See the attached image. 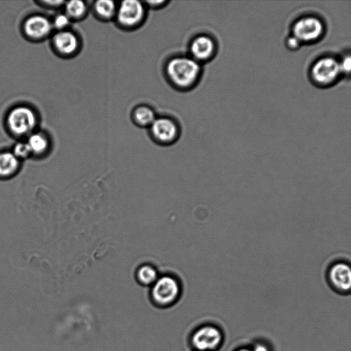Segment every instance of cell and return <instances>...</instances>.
<instances>
[{"label": "cell", "instance_id": "1", "mask_svg": "<svg viewBox=\"0 0 351 351\" xmlns=\"http://www.w3.org/2000/svg\"><path fill=\"white\" fill-rule=\"evenodd\" d=\"M164 75L171 87L179 91H189L201 80L202 64L189 55H177L169 58L164 66Z\"/></svg>", "mask_w": 351, "mask_h": 351}, {"label": "cell", "instance_id": "2", "mask_svg": "<svg viewBox=\"0 0 351 351\" xmlns=\"http://www.w3.org/2000/svg\"><path fill=\"white\" fill-rule=\"evenodd\" d=\"M181 293L178 278L171 274H160L151 286L152 300L160 305H169L176 302Z\"/></svg>", "mask_w": 351, "mask_h": 351}, {"label": "cell", "instance_id": "3", "mask_svg": "<svg viewBox=\"0 0 351 351\" xmlns=\"http://www.w3.org/2000/svg\"><path fill=\"white\" fill-rule=\"evenodd\" d=\"M148 128L151 138L159 145H171L175 143L180 136L179 123L170 117H157Z\"/></svg>", "mask_w": 351, "mask_h": 351}, {"label": "cell", "instance_id": "4", "mask_svg": "<svg viewBox=\"0 0 351 351\" xmlns=\"http://www.w3.org/2000/svg\"><path fill=\"white\" fill-rule=\"evenodd\" d=\"M146 5L136 0L121 1L117 8L119 25L125 29H135L141 25L146 17Z\"/></svg>", "mask_w": 351, "mask_h": 351}, {"label": "cell", "instance_id": "5", "mask_svg": "<svg viewBox=\"0 0 351 351\" xmlns=\"http://www.w3.org/2000/svg\"><path fill=\"white\" fill-rule=\"evenodd\" d=\"M37 121V116L32 108L20 106L9 112L7 124L12 134L22 136L30 134L34 130Z\"/></svg>", "mask_w": 351, "mask_h": 351}, {"label": "cell", "instance_id": "6", "mask_svg": "<svg viewBox=\"0 0 351 351\" xmlns=\"http://www.w3.org/2000/svg\"><path fill=\"white\" fill-rule=\"evenodd\" d=\"M189 56L203 64L212 60L217 55V42L208 34H197L189 42Z\"/></svg>", "mask_w": 351, "mask_h": 351}, {"label": "cell", "instance_id": "7", "mask_svg": "<svg viewBox=\"0 0 351 351\" xmlns=\"http://www.w3.org/2000/svg\"><path fill=\"white\" fill-rule=\"evenodd\" d=\"M327 280L330 286L341 294L351 293V264L344 261L332 263L327 269Z\"/></svg>", "mask_w": 351, "mask_h": 351}, {"label": "cell", "instance_id": "8", "mask_svg": "<svg viewBox=\"0 0 351 351\" xmlns=\"http://www.w3.org/2000/svg\"><path fill=\"white\" fill-rule=\"evenodd\" d=\"M221 331L213 326H204L198 328L192 336V343L199 351H211L221 343Z\"/></svg>", "mask_w": 351, "mask_h": 351}, {"label": "cell", "instance_id": "9", "mask_svg": "<svg viewBox=\"0 0 351 351\" xmlns=\"http://www.w3.org/2000/svg\"><path fill=\"white\" fill-rule=\"evenodd\" d=\"M340 73L339 62L330 57L319 60L315 63L311 71L313 80L322 84L334 82Z\"/></svg>", "mask_w": 351, "mask_h": 351}, {"label": "cell", "instance_id": "10", "mask_svg": "<svg viewBox=\"0 0 351 351\" xmlns=\"http://www.w3.org/2000/svg\"><path fill=\"white\" fill-rule=\"evenodd\" d=\"M324 30L323 24L315 17H305L298 21L293 26V36L301 42L318 39Z\"/></svg>", "mask_w": 351, "mask_h": 351}, {"label": "cell", "instance_id": "11", "mask_svg": "<svg viewBox=\"0 0 351 351\" xmlns=\"http://www.w3.org/2000/svg\"><path fill=\"white\" fill-rule=\"evenodd\" d=\"M53 29L51 22L42 15H33L27 18L23 25L25 36L34 40L44 39Z\"/></svg>", "mask_w": 351, "mask_h": 351}, {"label": "cell", "instance_id": "12", "mask_svg": "<svg viewBox=\"0 0 351 351\" xmlns=\"http://www.w3.org/2000/svg\"><path fill=\"white\" fill-rule=\"evenodd\" d=\"M52 45L60 55L70 56L77 51L80 42L74 33L65 29L58 31L53 35Z\"/></svg>", "mask_w": 351, "mask_h": 351}, {"label": "cell", "instance_id": "13", "mask_svg": "<svg viewBox=\"0 0 351 351\" xmlns=\"http://www.w3.org/2000/svg\"><path fill=\"white\" fill-rule=\"evenodd\" d=\"M19 159L10 152L0 153V178H8L14 176L19 168Z\"/></svg>", "mask_w": 351, "mask_h": 351}, {"label": "cell", "instance_id": "14", "mask_svg": "<svg viewBox=\"0 0 351 351\" xmlns=\"http://www.w3.org/2000/svg\"><path fill=\"white\" fill-rule=\"evenodd\" d=\"M157 116L154 110L147 105H140L132 112V119L138 126L149 128Z\"/></svg>", "mask_w": 351, "mask_h": 351}, {"label": "cell", "instance_id": "15", "mask_svg": "<svg viewBox=\"0 0 351 351\" xmlns=\"http://www.w3.org/2000/svg\"><path fill=\"white\" fill-rule=\"evenodd\" d=\"M158 269L152 264L145 263L140 265L136 271L138 282L144 286H152L158 278Z\"/></svg>", "mask_w": 351, "mask_h": 351}, {"label": "cell", "instance_id": "16", "mask_svg": "<svg viewBox=\"0 0 351 351\" xmlns=\"http://www.w3.org/2000/svg\"><path fill=\"white\" fill-rule=\"evenodd\" d=\"M32 154L40 156L45 154L49 147L47 136L40 132L32 133L27 141Z\"/></svg>", "mask_w": 351, "mask_h": 351}, {"label": "cell", "instance_id": "17", "mask_svg": "<svg viewBox=\"0 0 351 351\" xmlns=\"http://www.w3.org/2000/svg\"><path fill=\"white\" fill-rule=\"evenodd\" d=\"M93 8L96 15L103 20H110L116 15L117 7L112 1H97Z\"/></svg>", "mask_w": 351, "mask_h": 351}, {"label": "cell", "instance_id": "18", "mask_svg": "<svg viewBox=\"0 0 351 351\" xmlns=\"http://www.w3.org/2000/svg\"><path fill=\"white\" fill-rule=\"evenodd\" d=\"M65 14L70 19L78 20L82 18L86 11L87 6L84 1L80 0H72L65 3Z\"/></svg>", "mask_w": 351, "mask_h": 351}, {"label": "cell", "instance_id": "19", "mask_svg": "<svg viewBox=\"0 0 351 351\" xmlns=\"http://www.w3.org/2000/svg\"><path fill=\"white\" fill-rule=\"evenodd\" d=\"M12 153L18 159H23L32 155L31 150L27 142L17 143L13 149Z\"/></svg>", "mask_w": 351, "mask_h": 351}, {"label": "cell", "instance_id": "20", "mask_svg": "<svg viewBox=\"0 0 351 351\" xmlns=\"http://www.w3.org/2000/svg\"><path fill=\"white\" fill-rule=\"evenodd\" d=\"M71 23L70 18L64 14H59L55 16L53 20L52 26L53 28L58 29V31L65 30Z\"/></svg>", "mask_w": 351, "mask_h": 351}, {"label": "cell", "instance_id": "21", "mask_svg": "<svg viewBox=\"0 0 351 351\" xmlns=\"http://www.w3.org/2000/svg\"><path fill=\"white\" fill-rule=\"evenodd\" d=\"M339 64L341 73L347 75L351 74V55L345 56Z\"/></svg>", "mask_w": 351, "mask_h": 351}, {"label": "cell", "instance_id": "22", "mask_svg": "<svg viewBox=\"0 0 351 351\" xmlns=\"http://www.w3.org/2000/svg\"><path fill=\"white\" fill-rule=\"evenodd\" d=\"M300 41L294 36H290L287 40V45L291 49H296L300 46Z\"/></svg>", "mask_w": 351, "mask_h": 351}, {"label": "cell", "instance_id": "23", "mask_svg": "<svg viewBox=\"0 0 351 351\" xmlns=\"http://www.w3.org/2000/svg\"><path fill=\"white\" fill-rule=\"evenodd\" d=\"M169 2L167 1H147L145 4L147 6L151 7L152 8L158 9L162 8L164 5L167 4Z\"/></svg>", "mask_w": 351, "mask_h": 351}, {"label": "cell", "instance_id": "24", "mask_svg": "<svg viewBox=\"0 0 351 351\" xmlns=\"http://www.w3.org/2000/svg\"><path fill=\"white\" fill-rule=\"evenodd\" d=\"M40 3H42L44 5H46L47 7L55 8V7L60 6L64 2L62 1H55V0H53V1H42Z\"/></svg>", "mask_w": 351, "mask_h": 351}, {"label": "cell", "instance_id": "25", "mask_svg": "<svg viewBox=\"0 0 351 351\" xmlns=\"http://www.w3.org/2000/svg\"><path fill=\"white\" fill-rule=\"evenodd\" d=\"M253 351H269L268 347L263 343L256 344L253 348Z\"/></svg>", "mask_w": 351, "mask_h": 351}, {"label": "cell", "instance_id": "26", "mask_svg": "<svg viewBox=\"0 0 351 351\" xmlns=\"http://www.w3.org/2000/svg\"><path fill=\"white\" fill-rule=\"evenodd\" d=\"M238 351H253L252 349H249V348H241L240 350H239Z\"/></svg>", "mask_w": 351, "mask_h": 351}]
</instances>
